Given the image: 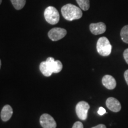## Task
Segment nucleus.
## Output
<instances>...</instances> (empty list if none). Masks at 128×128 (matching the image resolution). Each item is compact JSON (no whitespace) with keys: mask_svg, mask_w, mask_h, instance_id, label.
<instances>
[{"mask_svg":"<svg viewBox=\"0 0 128 128\" xmlns=\"http://www.w3.org/2000/svg\"><path fill=\"white\" fill-rule=\"evenodd\" d=\"M80 8L84 11H87L90 8V0H76Z\"/></svg>","mask_w":128,"mask_h":128,"instance_id":"obj_14","label":"nucleus"},{"mask_svg":"<svg viewBox=\"0 0 128 128\" xmlns=\"http://www.w3.org/2000/svg\"><path fill=\"white\" fill-rule=\"evenodd\" d=\"M14 8L17 10H20L24 7L26 0H10Z\"/></svg>","mask_w":128,"mask_h":128,"instance_id":"obj_13","label":"nucleus"},{"mask_svg":"<svg viewBox=\"0 0 128 128\" xmlns=\"http://www.w3.org/2000/svg\"><path fill=\"white\" fill-rule=\"evenodd\" d=\"M44 17L46 22L52 25L57 24L60 19L58 11L52 6H49L45 9L44 12Z\"/></svg>","mask_w":128,"mask_h":128,"instance_id":"obj_3","label":"nucleus"},{"mask_svg":"<svg viewBox=\"0 0 128 128\" xmlns=\"http://www.w3.org/2000/svg\"><path fill=\"white\" fill-rule=\"evenodd\" d=\"M90 30L94 35L103 34L106 31V26L103 22L92 23L90 25Z\"/></svg>","mask_w":128,"mask_h":128,"instance_id":"obj_8","label":"nucleus"},{"mask_svg":"<svg viewBox=\"0 0 128 128\" xmlns=\"http://www.w3.org/2000/svg\"><path fill=\"white\" fill-rule=\"evenodd\" d=\"M40 124L43 128H56V123L50 114L44 113L40 118Z\"/></svg>","mask_w":128,"mask_h":128,"instance_id":"obj_6","label":"nucleus"},{"mask_svg":"<svg viewBox=\"0 0 128 128\" xmlns=\"http://www.w3.org/2000/svg\"><path fill=\"white\" fill-rule=\"evenodd\" d=\"M13 114V110L11 106L5 105L1 112V118L2 121L7 122L11 119Z\"/></svg>","mask_w":128,"mask_h":128,"instance_id":"obj_11","label":"nucleus"},{"mask_svg":"<svg viewBox=\"0 0 128 128\" xmlns=\"http://www.w3.org/2000/svg\"><path fill=\"white\" fill-rule=\"evenodd\" d=\"M61 13L64 18L68 21L78 20L82 16L81 9L71 4L64 6L61 8Z\"/></svg>","mask_w":128,"mask_h":128,"instance_id":"obj_1","label":"nucleus"},{"mask_svg":"<svg viewBox=\"0 0 128 128\" xmlns=\"http://www.w3.org/2000/svg\"><path fill=\"white\" fill-rule=\"evenodd\" d=\"M50 65L53 73H59L62 71L63 65L62 62L59 60H55L54 58L49 57L46 60Z\"/></svg>","mask_w":128,"mask_h":128,"instance_id":"obj_10","label":"nucleus"},{"mask_svg":"<svg viewBox=\"0 0 128 128\" xmlns=\"http://www.w3.org/2000/svg\"><path fill=\"white\" fill-rule=\"evenodd\" d=\"M40 71L42 74L45 76H50L53 74L52 70L51 69L50 65L46 61L42 62L39 66Z\"/></svg>","mask_w":128,"mask_h":128,"instance_id":"obj_12","label":"nucleus"},{"mask_svg":"<svg viewBox=\"0 0 128 128\" xmlns=\"http://www.w3.org/2000/svg\"><path fill=\"white\" fill-rule=\"evenodd\" d=\"M67 32L65 29L60 28H53L48 32V37L51 40L58 41L62 39L66 35Z\"/></svg>","mask_w":128,"mask_h":128,"instance_id":"obj_5","label":"nucleus"},{"mask_svg":"<svg viewBox=\"0 0 128 128\" xmlns=\"http://www.w3.org/2000/svg\"><path fill=\"white\" fill-rule=\"evenodd\" d=\"M106 104L108 109L115 113L120 112L122 108L121 104L119 101L114 97H109L107 99Z\"/></svg>","mask_w":128,"mask_h":128,"instance_id":"obj_7","label":"nucleus"},{"mask_svg":"<svg viewBox=\"0 0 128 128\" xmlns=\"http://www.w3.org/2000/svg\"><path fill=\"white\" fill-rule=\"evenodd\" d=\"M102 84L107 89H114L116 87V81L114 78L110 75H106L102 78Z\"/></svg>","mask_w":128,"mask_h":128,"instance_id":"obj_9","label":"nucleus"},{"mask_svg":"<svg viewBox=\"0 0 128 128\" xmlns=\"http://www.w3.org/2000/svg\"><path fill=\"white\" fill-rule=\"evenodd\" d=\"M124 78L126 81V84H127L128 86V70H126V71H125V72H124Z\"/></svg>","mask_w":128,"mask_h":128,"instance_id":"obj_19","label":"nucleus"},{"mask_svg":"<svg viewBox=\"0 0 128 128\" xmlns=\"http://www.w3.org/2000/svg\"><path fill=\"white\" fill-rule=\"evenodd\" d=\"M123 55H124V60H125L126 64H128V48L124 50Z\"/></svg>","mask_w":128,"mask_h":128,"instance_id":"obj_17","label":"nucleus"},{"mask_svg":"<svg viewBox=\"0 0 128 128\" xmlns=\"http://www.w3.org/2000/svg\"><path fill=\"white\" fill-rule=\"evenodd\" d=\"M105 113H106V111L105 108H103V107H100L98 110V114L100 115V116H102V115L104 114Z\"/></svg>","mask_w":128,"mask_h":128,"instance_id":"obj_18","label":"nucleus"},{"mask_svg":"<svg viewBox=\"0 0 128 128\" xmlns=\"http://www.w3.org/2000/svg\"><path fill=\"white\" fill-rule=\"evenodd\" d=\"M72 128H84V126L81 122H76L73 124Z\"/></svg>","mask_w":128,"mask_h":128,"instance_id":"obj_16","label":"nucleus"},{"mask_svg":"<svg viewBox=\"0 0 128 128\" xmlns=\"http://www.w3.org/2000/svg\"><path fill=\"white\" fill-rule=\"evenodd\" d=\"M1 2H2V0H0V5H1Z\"/></svg>","mask_w":128,"mask_h":128,"instance_id":"obj_22","label":"nucleus"},{"mask_svg":"<svg viewBox=\"0 0 128 128\" xmlns=\"http://www.w3.org/2000/svg\"><path fill=\"white\" fill-rule=\"evenodd\" d=\"M96 48L99 55L103 56H108L112 52V46L108 39L106 37L99 38L97 42Z\"/></svg>","mask_w":128,"mask_h":128,"instance_id":"obj_2","label":"nucleus"},{"mask_svg":"<svg viewBox=\"0 0 128 128\" xmlns=\"http://www.w3.org/2000/svg\"><path fill=\"white\" fill-rule=\"evenodd\" d=\"M1 60H0V69H1Z\"/></svg>","mask_w":128,"mask_h":128,"instance_id":"obj_21","label":"nucleus"},{"mask_svg":"<svg viewBox=\"0 0 128 128\" xmlns=\"http://www.w3.org/2000/svg\"><path fill=\"white\" fill-rule=\"evenodd\" d=\"M92 128H106V126L104 125V124H98V125L94 126V127H92Z\"/></svg>","mask_w":128,"mask_h":128,"instance_id":"obj_20","label":"nucleus"},{"mask_svg":"<svg viewBox=\"0 0 128 128\" xmlns=\"http://www.w3.org/2000/svg\"><path fill=\"white\" fill-rule=\"evenodd\" d=\"M90 109V105L85 101L80 102L76 107V114L78 118L82 120H86L88 116V112Z\"/></svg>","mask_w":128,"mask_h":128,"instance_id":"obj_4","label":"nucleus"},{"mask_svg":"<svg viewBox=\"0 0 128 128\" xmlns=\"http://www.w3.org/2000/svg\"><path fill=\"white\" fill-rule=\"evenodd\" d=\"M121 39L124 42L128 44V25H126L120 31Z\"/></svg>","mask_w":128,"mask_h":128,"instance_id":"obj_15","label":"nucleus"}]
</instances>
